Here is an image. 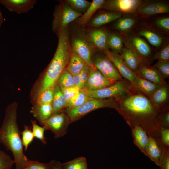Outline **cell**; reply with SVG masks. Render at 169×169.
<instances>
[{
    "label": "cell",
    "instance_id": "obj_38",
    "mask_svg": "<svg viewBox=\"0 0 169 169\" xmlns=\"http://www.w3.org/2000/svg\"><path fill=\"white\" fill-rule=\"evenodd\" d=\"M135 23V20L134 18H124L118 20L115 25V27L116 29L120 31H126L131 28Z\"/></svg>",
    "mask_w": 169,
    "mask_h": 169
},
{
    "label": "cell",
    "instance_id": "obj_41",
    "mask_svg": "<svg viewBox=\"0 0 169 169\" xmlns=\"http://www.w3.org/2000/svg\"><path fill=\"white\" fill-rule=\"evenodd\" d=\"M165 79L169 78V61H158L153 66Z\"/></svg>",
    "mask_w": 169,
    "mask_h": 169
},
{
    "label": "cell",
    "instance_id": "obj_46",
    "mask_svg": "<svg viewBox=\"0 0 169 169\" xmlns=\"http://www.w3.org/2000/svg\"><path fill=\"white\" fill-rule=\"evenodd\" d=\"M162 151V156L159 166L160 169H169V152Z\"/></svg>",
    "mask_w": 169,
    "mask_h": 169
},
{
    "label": "cell",
    "instance_id": "obj_37",
    "mask_svg": "<svg viewBox=\"0 0 169 169\" xmlns=\"http://www.w3.org/2000/svg\"><path fill=\"white\" fill-rule=\"evenodd\" d=\"M31 121L32 130L34 137L38 139L43 144H46V139L44 135L45 129L38 125L35 120H31Z\"/></svg>",
    "mask_w": 169,
    "mask_h": 169
},
{
    "label": "cell",
    "instance_id": "obj_39",
    "mask_svg": "<svg viewBox=\"0 0 169 169\" xmlns=\"http://www.w3.org/2000/svg\"><path fill=\"white\" fill-rule=\"evenodd\" d=\"M157 120L159 126L169 128V110L167 107L160 110L158 115Z\"/></svg>",
    "mask_w": 169,
    "mask_h": 169
},
{
    "label": "cell",
    "instance_id": "obj_14",
    "mask_svg": "<svg viewBox=\"0 0 169 169\" xmlns=\"http://www.w3.org/2000/svg\"><path fill=\"white\" fill-rule=\"evenodd\" d=\"M159 85L137 76L130 83L129 88L132 94L141 95L149 98Z\"/></svg>",
    "mask_w": 169,
    "mask_h": 169
},
{
    "label": "cell",
    "instance_id": "obj_45",
    "mask_svg": "<svg viewBox=\"0 0 169 169\" xmlns=\"http://www.w3.org/2000/svg\"><path fill=\"white\" fill-rule=\"evenodd\" d=\"M90 70V67L86 64L79 74L81 83V90L83 89L85 85Z\"/></svg>",
    "mask_w": 169,
    "mask_h": 169
},
{
    "label": "cell",
    "instance_id": "obj_49",
    "mask_svg": "<svg viewBox=\"0 0 169 169\" xmlns=\"http://www.w3.org/2000/svg\"><path fill=\"white\" fill-rule=\"evenodd\" d=\"M73 76L75 86L81 90V83L79 74L73 75Z\"/></svg>",
    "mask_w": 169,
    "mask_h": 169
},
{
    "label": "cell",
    "instance_id": "obj_23",
    "mask_svg": "<svg viewBox=\"0 0 169 169\" xmlns=\"http://www.w3.org/2000/svg\"><path fill=\"white\" fill-rule=\"evenodd\" d=\"M148 144L145 155L159 166L162 156V151L154 139L148 133Z\"/></svg>",
    "mask_w": 169,
    "mask_h": 169
},
{
    "label": "cell",
    "instance_id": "obj_9",
    "mask_svg": "<svg viewBox=\"0 0 169 169\" xmlns=\"http://www.w3.org/2000/svg\"><path fill=\"white\" fill-rule=\"evenodd\" d=\"M92 62L96 69L105 76L116 81L123 79L114 64L106 55L98 56Z\"/></svg>",
    "mask_w": 169,
    "mask_h": 169
},
{
    "label": "cell",
    "instance_id": "obj_11",
    "mask_svg": "<svg viewBox=\"0 0 169 169\" xmlns=\"http://www.w3.org/2000/svg\"><path fill=\"white\" fill-rule=\"evenodd\" d=\"M139 0H112L105 1L101 8L115 12L132 13L141 5Z\"/></svg>",
    "mask_w": 169,
    "mask_h": 169
},
{
    "label": "cell",
    "instance_id": "obj_43",
    "mask_svg": "<svg viewBox=\"0 0 169 169\" xmlns=\"http://www.w3.org/2000/svg\"><path fill=\"white\" fill-rule=\"evenodd\" d=\"M25 169H51L50 163H42L29 160Z\"/></svg>",
    "mask_w": 169,
    "mask_h": 169
},
{
    "label": "cell",
    "instance_id": "obj_20",
    "mask_svg": "<svg viewBox=\"0 0 169 169\" xmlns=\"http://www.w3.org/2000/svg\"><path fill=\"white\" fill-rule=\"evenodd\" d=\"M120 56L128 67L135 73L143 63L137 53L128 48H122Z\"/></svg>",
    "mask_w": 169,
    "mask_h": 169
},
{
    "label": "cell",
    "instance_id": "obj_25",
    "mask_svg": "<svg viewBox=\"0 0 169 169\" xmlns=\"http://www.w3.org/2000/svg\"><path fill=\"white\" fill-rule=\"evenodd\" d=\"M122 13L117 12L103 13L94 18L88 23L89 27L97 28L120 18Z\"/></svg>",
    "mask_w": 169,
    "mask_h": 169
},
{
    "label": "cell",
    "instance_id": "obj_12",
    "mask_svg": "<svg viewBox=\"0 0 169 169\" xmlns=\"http://www.w3.org/2000/svg\"><path fill=\"white\" fill-rule=\"evenodd\" d=\"M103 51L105 55L114 64L123 78L130 83L133 81L137 77L136 74L128 67L120 55L118 53L110 51L108 49Z\"/></svg>",
    "mask_w": 169,
    "mask_h": 169
},
{
    "label": "cell",
    "instance_id": "obj_19",
    "mask_svg": "<svg viewBox=\"0 0 169 169\" xmlns=\"http://www.w3.org/2000/svg\"><path fill=\"white\" fill-rule=\"evenodd\" d=\"M137 11L140 14L150 16L168 13L169 8L167 4L163 3H152L141 4Z\"/></svg>",
    "mask_w": 169,
    "mask_h": 169
},
{
    "label": "cell",
    "instance_id": "obj_24",
    "mask_svg": "<svg viewBox=\"0 0 169 169\" xmlns=\"http://www.w3.org/2000/svg\"><path fill=\"white\" fill-rule=\"evenodd\" d=\"M30 112L39 123L45 121L53 114L51 104H34Z\"/></svg>",
    "mask_w": 169,
    "mask_h": 169
},
{
    "label": "cell",
    "instance_id": "obj_32",
    "mask_svg": "<svg viewBox=\"0 0 169 169\" xmlns=\"http://www.w3.org/2000/svg\"><path fill=\"white\" fill-rule=\"evenodd\" d=\"M54 87L48 89L40 93L35 98V101L34 104H51L53 99Z\"/></svg>",
    "mask_w": 169,
    "mask_h": 169
},
{
    "label": "cell",
    "instance_id": "obj_4",
    "mask_svg": "<svg viewBox=\"0 0 169 169\" xmlns=\"http://www.w3.org/2000/svg\"><path fill=\"white\" fill-rule=\"evenodd\" d=\"M118 107V100L114 98L99 99L89 97L82 105L73 108H66L64 112L70 123L76 121L88 113L101 108H109L116 110Z\"/></svg>",
    "mask_w": 169,
    "mask_h": 169
},
{
    "label": "cell",
    "instance_id": "obj_18",
    "mask_svg": "<svg viewBox=\"0 0 169 169\" xmlns=\"http://www.w3.org/2000/svg\"><path fill=\"white\" fill-rule=\"evenodd\" d=\"M87 36L94 46L103 51L108 49V35L104 30H91L88 32Z\"/></svg>",
    "mask_w": 169,
    "mask_h": 169
},
{
    "label": "cell",
    "instance_id": "obj_44",
    "mask_svg": "<svg viewBox=\"0 0 169 169\" xmlns=\"http://www.w3.org/2000/svg\"><path fill=\"white\" fill-rule=\"evenodd\" d=\"M155 59L158 61H169V45L168 44L159 52H157L154 57Z\"/></svg>",
    "mask_w": 169,
    "mask_h": 169
},
{
    "label": "cell",
    "instance_id": "obj_10",
    "mask_svg": "<svg viewBox=\"0 0 169 169\" xmlns=\"http://www.w3.org/2000/svg\"><path fill=\"white\" fill-rule=\"evenodd\" d=\"M116 81L105 76L94 66L90 67L88 77L83 89L89 90H97L110 86Z\"/></svg>",
    "mask_w": 169,
    "mask_h": 169
},
{
    "label": "cell",
    "instance_id": "obj_36",
    "mask_svg": "<svg viewBox=\"0 0 169 169\" xmlns=\"http://www.w3.org/2000/svg\"><path fill=\"white\" fill-rule=\"evenodd\" d=\"M21 140L24 149L26 151L34 137L32 128L28 125H24V129L21 132Z\"/></svg>",
    "mask_w": 169,
    "mask_h": 169
},
{
    "label": "cell",
    "instance_id": "obj_31",
    "mask_svg": "<svg viewBox=\"0 0 169 169\" xmlns=\"http://www.w3.org/2000/svg\"><path fill=\"white\" fill-rule=\"evenodd\" d=\"M65 1L73 10L81 13H84L91 3L86 0H68Z\"/></svg>",
    "mask_w": 169,
    "mask_h": 169
},
{
    "label": "cell",
    "instance_id": "obj_21",
    "mask_svg": "<svg viewBox=\"0 0 169 169\" xmlns=\"http://www.w3.org/2000/svg\"><path fill=\"white\" fill-rule=\"evenodd\" d=\"M149 134L155 140L161 150L169 152V128L158 126Z\"/></svg>",
    "mask_w": 169,
    "mask_h": 169
},
{
    "label": "cell",
    "instance_id": "obj_34",
    "mask_svg": "<svg viewBox=\"0 0 169 169\" xmlns=\"http://www.w3.org/2000/svg\"><path fill=\"white\" fill-rule=\"evenodd\" d=\"M60 88H68L76 86L73 75L65 69L59 77L58 82Z\"/></svg>",
    "mask_w": 169,
    "mask_h": 169
},
{
    "label": "cell",
    "instance_id": "obj_27",
    "mask_svg": "<svg viewBox=\"0 0 169 169\" xmlns=\"http://www.w3.org/2000/svg\"><path fill=\"white\" fill-rule=\"evenodd\" d=\"M86 64L84 61L72 49L70 58L66 69L73 75L78 74Z\"/></svg>",
    "mask_w": 169,
    "mask_h": 169
},
{
    "label": "cell",
    "instance_id": "obj_40",
    "mask_svg": "<svg viewBox=\"0 0 169 169\" xmlns=\"http://www.w3.org/2000/svg\"><path fill=\"white\" fill-rule=\"evenodd\" d=\"M14 164V160L5 152L0 150V169H11Z\"/></svg>",
    "mask_w": 169,
    "mask_h": 169
},
{
    "label": "cell",
    "instance_id": "obj_22",
    "mask_svg": "<svg viewBox=\"0 0 169 169\" xmlns=\"http://www.w3.org/2000/svg\"><path fill=\"white\" fill-rule=\"evenodd\" d=\"M51 104L53 110V114L63 112L67 107V103L58 83L54 87L53 99Z\"/></svg>",
    "mask_w": 169,
    "mask_h": 169
},
{
    "label": "cell",
    "instance_id": "obj_29",
    "mask_svg": "<svg viewBox=\"0 0 169 169\" xmlns=\"http://www.w3.org/2000/svg\"><path fill=\"white\" fill-rule=\"evenodd\" d=\"M63 169H88L85 157H79L62 163Z\"/></svg>",
    "mask_w": 169,
    "mask_h": 169
},
{
    "label": "cell",
    "instance_id": "obj_6",
    "mask_svg": "<svg viewBox=\"0 0 169 169\" xmlns=\"http://www.w3.org/2000/svg\"><path fill=\"white\" fill-rule=\"evenodd\" d=\"M82 14L73 10L65 1H60L55 7L52 23L53 31L57 34L67 28L68 25Z\"/></svg>",
    "mask_w": 169,
    "mask_h": 169
},
{
    "label": "cell",
    "instance_id": "obj_16",
    "mask_svg": "<svg viewBox=\"0 0 169 169\" xmlns=\"http://www.w3.org/2000/svg\"><path fill=\"white\" fill-rule=\"evenodd\" d=\"M36 0H0V3L8 11L21 14L26 13L34 7Z\"/></svg>",
    "mask_w": 169,
    "mask_h": 169
},
{
    "label": "cell",
    "instance_id": "obj_35",
    "mask_svg": "<svg viewBox=\"0 0 169 169\" xmlns=\"http://www.w3.org/2000/svg\"><path fill=\"white\" fill-rule=\"evenodd\" d=\"M108 45L113 51L121 54L123 44L122 39L119 36L115 34L108 35Z\"/></svg>",
    "mask_w": 169,
    "mask_h": 169
},
{
    "label": "cell",
    "instance_id": "obj_50",
    "mask_svg": "<svg viewBox=\"0 0 169 169\" xmlns=\"http://www.w3.org/2000/svg\"><path fill=\"white\" fill-rule=\"evenodd\" d=\"M3 21V15L0 11V28L1 26Z\"/></svg>",
    "mask_w": 169,
    "mask_h": 169
},
{
    "label": "cell",
    "instance_id": "obj_5",
    "mask_svg": "<svg viewBox=\"0 0 169 169\" xmlns=\"http://www.w3.org/2000/svg\"><path fill=\"white\" fill-rule=\"evenodd\" d=\"M130 83L124 79L97 90H81L91 98L99 99L114 98L119 100L132 94L129 88Z\"/></svg>",
    "mask_w": 169,
    "mask_h": 169
},
{
    "label": "cell",
    "instance_id": "obj_7",
    "mask_svg": "<svg viewBox=\"0 0 169 169\" xmlns=\"http://www.w3.org/2000/svg\"><path fill=\"white\" fill-rule=\"evenodd\" d=\"M69 119L64 112L53 114L47 120L40 123L46 130L51 131L57 139L64 136L67 133Z\"/></svg>",
    "mask_w": 169,
    "mask_h": 169
},
{
    "label": "cell",
    "instance_id": "obj_47",
    "mask_svg": "<svg viewBox=\"0 0 169 169\" xmlns=\"http://www.w3.org/2000/svg\"><path fill=\"white\" fill-rule=\"evenodd\" d=\"M156 24L158 26L166 30H169V18H165L157 19L156 21Z\"/></svg>",
    "mask_w": 169,
    "mask_h": 169
},
{
    "label": "cell",
    "instance_id": "obj_8",
    "mask_svg": "<svg viewBox=\"0 0 169 169\" xmlns=\"http://www.w3.org/2000/svg\"><path fill=\"white\" fill-rule=\"evenodd\" d=\"M72 49L90 67L94 66L92 60L93 45L87 36L79 34L74 37L71 44Z\"/></svg>",
    "mask_w": 169,
    "mask_h": 169
},
{
    "label": "cell",
    "instance_id": "obj_2",
    "mask_svg": "<svg viewBox=\"0 0 169 169\" xmlns=\"http://www.w3.org/2000/svg\"><path fill=\"white\" fill-rule=\"evenodd\" d=\"M58 44L54 57L34 88L35 98L44 90L54 87L66 69L72 51L71 44L67 28L57 34Z\"/></svg>",
    "mask_w": 169,
    "mask_h": 169
},
{
    "label": "cell",
    "instance_id": "obj_17",
    "mask_svg": "<svg viewBox=\"0 0 169 169\" xmlns=\"http://www.w3.org/2000/svg\"><path fill=\"white\" fill-rule=\"evenodd\" d=\"M128 125L131 129L134 144L145 155L148 142V133L144 128L137 125Z\"/></svg>",
    "mask_w": 169,
    "mask_h": 169
},
{
    "label": "cell",
    "instance_id": "obj_28",
    "mask_svg": "<svg viewBox=\"0 0 169 169\" xmlns=\"http://www.w3.org/2000/svg\"><path fill=\"white\" fill-rule=\"evenodd\" d=\"M132 43L144 63L143 58L147 57L151 54V49L149 45L144 40L138 37L134 38Z\"/></svg>",
    "mask_w": 169,
    "mask_h": 169
},
{
    "label": "cell",
    "instance_id": "obj_42",
    "mask_svg": "<svg viewBox=\"0 0 169 169\" xmlns=\"http://www.w3.org/2000/svg\"><path fill=\"white\" fill-rule=\"evenodd\" d=\"M60 88L67 103L80 90L76 86Z\"/></svg>",
    "mask_w": 169,
    "mask_h": 169
},
{
    "label": "cell",
    "instance_id": "obj_3",
    "mask_svg": "<svg viewBox=\"0 0 169 169\" xmlns=\"http://www.w3.org/2000/svg\"><path fill=\"white\" fill-rule=\"evenodd\" d=\"M18 104L13 102L6 109L5 117L0 127V143L12 153L15 169H25L29 160L25 155L21 132L17 122Z\"/></svg>",
    "mask_w": 169,
    "mask_h": 169
},
{
    "label": "cell",
    "instance_id": "obj_26",
    "mask_svg": "<svg viewBox=\"0 0 169 169\" xmlns=\"http://www.w3.org/2000/svg\"><path fill=\"white\" fill-rule=\"evenodd\" d=\"M105 1L104 0H93L87 10L77 21V24L84 27L88 24L94 13L101 8Z\"/></svg>",
    "mask_w": 169,
    "mask_h": 169
},
{
    "label": "cell",
    "instance_id": "obj_15",
    "mask_svg": "<svg viewBox=\"0 0 169 169\" xmlns=\"http://www.w3.org/2000/svg\"><path fill=\"white\" fill-rule=\"evenodd\" d=\"M169 89L166 82L160 85L151 95L149 99L154 107L159 112L167 107L169 100Z\"/></svg>",
    "mask_w": 169,
    "mask_h": 169
},
{
    "label": "cell",
    "instance_id": "obj_33",
    "mask_svg": "<svg viewBox=\"0 0 169 169\" xmlns=\"http://www.w3.org/2000/svg\"><path fill=\"white\" fill-rule=\"evenodd\" d=\"M138 34L144 37L152 45L158 47L162 42V38L157 34L151 31L143 30L140 31Z\"/></svg>",
    "mask_w": 169,
    "mask_h": 169
},
{
    "label": "cell",
    "instance_id": "obj_13",
    "mask_svg": "<svg viewBox=\"0 0 169 169\" xmlns=\"http://www.w3.org/2000/svg\"><path fill=\"white\" fill-rule=\"evenodd\" d=\"M135 73L138 77L157 85H160L166 82L155 68L147 63H142Z\"/></svg>",
    "mask_w": 169,
    "mask_h": 169
},
{
    "label": "cell",
    "instance_id": "obj_48",
    "mask_svg": "<svg viewBox=\"0 0 169 169\" xmlns=\"http://www.w3.org/2000/svg\"><path fill=\"white\" fill-rule=\"evenodd\" d=\"M49 163L51 169H63L62 163L56 160H52Z\"/></svg>",
    "mask_w": 169,
    "mask_h": 169
},
{
    "label": "cell",
    "instance_id": "obj_1",
    "mask_svg": "<svg viewBox=\"0 0 169 169\" xmlns=\"http://www.w3.org/2000/svg\"><path fill=\"white\" fill-rule=\"evenodd\" d=\"M118 101V107L116 110L128 125H139L149 133L159 126V111L147 97L131 94Z\"/></svg>",
    "mask_w": 169,
    "mask_h": 169
},
{
    "label": "cell",
    "instance_id": "obj_30",
    "mask_svg": "<svg viewBox=\"0 0 169 169\" xmlns=\"http://www.w3.org/2000/svg\"><path fill=\"white\" fill-rule=\"evenodd\" d=\"M89 97L82 90H80L79 92L67 103V107L66 108L73 109L80 106L84 104Z\"/></svg>",
    "mask_w": 169,
    "mask_h": 169
}]
</instances>
